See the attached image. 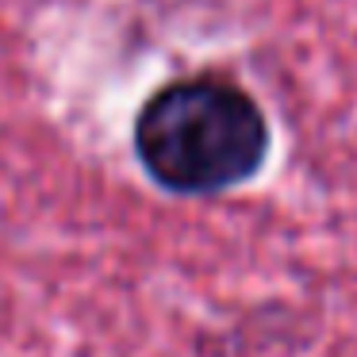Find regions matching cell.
I'll return each mask as SVG.
<instances>
[{
    "label": "cell",
    "mask_w": 357,
    "mask_h": 357,
    "mask_svg": "<svg viewBox=\"0 0 357 357\" xmlns=\"http://www.w3.org/2000/svg\"><path fill=\"white\" fill-rule=\"evenodd\" d=\"M269 123L234 81L200 73L162 85L135 116V158L173 196H219L261 169Z\"/></svg>",
    "instance_id": "cell-1"
}]
</instances>
